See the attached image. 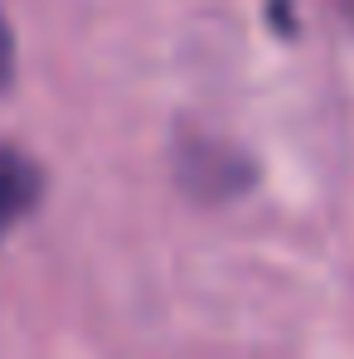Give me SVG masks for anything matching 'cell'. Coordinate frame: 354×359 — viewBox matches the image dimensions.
<instances>
[{"instance_id": "cell-1", "label": "cell", "mask_w": 354, "mask_h": 359, "mask_svg": "<svg viewBox=\"0 0 354 359\" xmlns=\"http://www.w3.org/2000/svg\"><path fill=\"white\" fill-rule=\"evenodd\" d=\"M39 189H44L39 165L29 156H20V151L0 146V233L39 204Z\"/></svg>"}, {"instance_id": "cell-2", "label": "cell", "mask_w": 354, "mask_h": 359, "mask_svg": "<svg viewBox=\"0 0 354 359\" xmlns=\"http://www.w3.org/2000/svg\"><path fill=\"white\" fill-rule=\"evenodd\" d=\"M10 73H15V34H10V20L0 15V88L10 83Z\"/></svg>"}]
</instances>
